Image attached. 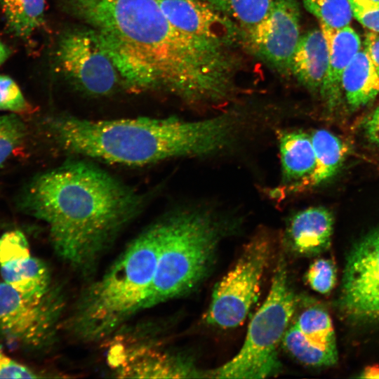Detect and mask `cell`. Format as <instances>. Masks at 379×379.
I'll list each match as a JSON object with an SVG mask.
<instances>
[{
    "label": "cell",
    "mask_w": 379,
    "mask_h": 379,
    "mask_svg": "<svg viewBox=\"0 0 379 379\" xmlns=\"http://www.w3.org/2000/svg\"><path fill=\"white\" fill-rule=\"evenodd\" d=\"M310 135L315 153V166L312 173L291 193L319 186L331 178L340 169L347 152L345 143L327 130L317 129Z\"/></svg>",
    "instance_id": "cell-21"
},
{
    "label": "cell",
    "mask_w": 379,
    "mask_h": 379,
    "mask_svg": "<svg viewBox=\"0 0 379 379\" xmlns=\"http://www.w3.org/2000/svg\"><path fill=\"white\" fill-rule=\"evenodd\" d=\"M342 89L352 109L361 107L379 93V75L365 50H360L345 69Z\"/></svg>",
    "instance_id": "cell-22"
},
{
    "label": "cell",
    "mask_w": 379,
    "mask_h": 379,
    "mask_svg": "<svg viewBox=\"0 0 379 379\" xmlns=\"http://www.w3.org/2000/svg\"><path fill=\"white\" fill-rule=\"evenodd\" d=\"M295 308L284 258L279 260L267 298L251 319L238 353L208 377L258 379L278 371V347L289 326Z\"/></svg>",
    "instance_id": "cell-6"
},
{
    "label": "cell",
    "mask_w": 379,
    "mask_h": 379,
    "mask_svg": "<svg viewBox=\"0 0 379 379\" xmlns=\"http://www.w3.org/2000/svg\"><path fill=\"white\" fill-rule=\"evenodd\" d=\"M239 115L227 113L197 121L177 117L89 120L60 115L49 121L65 151L105 162L143 166L180 157L215 154L232 143Z\"/></svg>",
    "instance_id": "cell-3"
},
{
    "label": "cell",
    "mask_w": 379,
    "mask_h": 379,
    "mask_svg": "<svg viewBox=\"0 0 379 379\" xmlns=\"http://www.w3.org/2000/svg\"><path fill=\"white\" fill-rule=\"evenodd\" d=\"M119 361L118 373L122 378H180L200 376V372L187 361L147 346L131 348Z\"/></svg>",
    "instance_id": "cell-17"
},
{
    "label": "cell",
    "mask_w": 379,
    "mask_h": 379,
    "mask_svg": "<svg viewBox=\"0 0 379 379\" xmlns=\"http://www.w3.org/2000/svg\"><path fill=\"white\" fill-rule=\"evenodd\" d=\"M320 28L329 54L328 72L320 95L329 107H333L341 98L343 74L361 50V43L358 34L349 25L335 28L320 22Z\"/></svg>",
    "instance_id": "cell-16"
},
{
    "label": "cell",
    "mask_w": 379,
    "mask_h": 379,
    "mask_svg": "<svg viewBox=\"0 0 379 379\" xmlns=\"http://www.w3.org/2000/svg\"><path fill=\"white\" fill-rule=\"evenodd\" d=\"M65 11L137 51L163 89L192 104H217L233 93L228 49L192 39L169 22L157 0H61Z\"/></svg>",
    "instance_id": "cell-1"
},
{
    "label": "cell",
    "mask_w": 379,
    "mask_h": 379,
    "mask_svg": "<svg viewBox=\"0 0 379 379\" xmlns=\"http://www.w3.org/2000/svg\"><path fill=\"white\" fill-rule=\"evenodd\" d=\"M270 253L267 235L260 233L250 240L234 267L215 285L204 317L206 323L223 328L242 324L258 298Z\"/></svg>",
    "instance_id": "cell-7"
},
{
    "label": "cell",
    "mask_w": 379,
    "mask_h": 379,
    "mask_svg": "<svg viewBox=\"0 0 379 379\" xmlns=\"http://www.w3.org/2000/svg\"><path fill=\"white\" fill-rule=\"evenodd\" d=\"M353 17L372 32H379V1L349 0Z\"/></svg>",
    "instance_id": "cell-29"
},
{
    "label": "cell",
    "mask_w": 379,
    "mask_h": 379,
    "mask_svg": "<svg viewBox=\"0 0 379 379\" xmlns=\"http://www.w3.org/2000/svg\"><path fill=\"white\" fill-rule=\"evenodd\" d=\"M364 128L368 140L379 146V105L366 119Z\"/></svg>",
    "instance_id": "cell-32"
},
{
    "label": "cell",
    "mask_w": 379,
    "mask_h": 379,
    "mask_svg": "<svg viewBox=\"0 0 379 379\" xmlns=\"http://www.w3.org/2000/svg\"><path fill=\"white\" fill-rule=\"evenodd\" d=\"M146 201L119 179L91 163L74 161L32 179L21 208L48 227L57 255L87 270Z\"/></svg>",
    "instance_id": "cell-2"
},
{
    "label": "cell",
    "mask_w": 379,
    "mask_h": 379,
    "mask_svg": "<svg viewBox=\"0 0 379 379\" xmlns=\"http://www.w3.org/2000/svg\"><path fill=\"white\" fill-rule=\"evenodd\" d=\"M306 278L313 290L321 294L328 293L335 284V267L330 260L317 259L310 266Z\"/></svg>",
    "instance_id": "cell-27"
},
{
    "label": "cell",
    "mask_w": 379,
    "mask_h": 379,
    "mask_svg": "<svg viewBox=\"0 0 379 379\" xmlns=\"http://www.w3.org/2000/svg\"><path fill=\"white\" fill-rule=\"evenodd\" d=\"M278 140L281 181L274 194H289L313 171L314 149L310 135L302 131H283Z\"/></svg>",
    "instance_id": "cell-18"
},
{
    "label": "cell",
    "mask_w": 379,
    "mask_h": 379,
    "mask_svg": "<svg viewBox=\"0 0 379 379\" xmlns=\"http://www.w3.org/2000/svg\"><path fill=\"white\" fill-rule=\"evenodd\" d=\"M95 31L121 81L128 88L136 91L159 88L156 73L142 55L115 36Z\"/></svg>",
    "instance_id": "cell-20"
},
{
    "label": "cell",
    "mask_w": 379,
    "mask_h": 379,
    "mask_svg": "<svg viewBox=\"0 0 379 379\" xmlns=\"http://www.w3.org/2000/svg\"><path fill=\"white\" fill-rule=\"evenodd\" d=\"M305 8L320 22L340 28L350 25L353 18L349 0H302Z\"/></svg>",
    "instance_id": "cell-25"
},
{
    "label": "cell",
    "mask_w": 379,
    "mask_h": 379,
    "mask_svg": "<svg viewBox=\"0 0 379 379\" xmlns=\"http://www.w3.org/2000/svg\"><path fill=\"white\" fill-rule=\"evenodd\" d=\"M282 343L298 361L312 366H329L338 361L335 336L328 314L319 307L304 310L288 326Z\"/></svg>",
    "instance_id": "cell-14"
},
{
    "label": "cell",
    "mask_w": 379,
    "mask_h": 379,
    "mask_svg": "<svg viewBox=\"0 0 379 379\" xmlns=\"http://www.w3.org/2000/svg\"><path fill=\"white\" fill-rule=\"evenodd\" d=\"M157 1L173 26L192 39L230 48L243 38L234 22L204 0Z\"/></svg>",
    "instance_id": "cell-12"
},
{
    "label": "cell",
    "mask_w": 379,
    "mask_h": 379,
    "mask_svg": "<svg viewBox=\"0 0 379 379\" xmlns=\"http://www.w3.org/2000/svg\"><path fill=\"white\" fill-rule=\"evenodd\" d=\"M332 213L325 207L305 208L292 215L285 238L292 250L303 255H314L326 250L333 230Z\"/></svg>",
    "instance_id": "cell-15"
},
{
    "label": "cell",
    "mask_w": 379,
    "mask_h": 379,
    "mask_svg": "<svg viewBox=\"0 0 379 379\" xmlns=\"http://www.w3.org/2000/svg\"><path fill=\"white\" fill-rule=\"evenodd\" d=\"M229 18L244 34L256 26L270 11L274 0H204Z\"/></svg>",
    "instance_id": "cell-24"
},
{
    "label": "cell",
    "mask_w": 379,
    "mask_h": 379,
    "mask_svg": "<svg viewBox=\"0 0 379 379\" xmlns=\"http://www.w3.org/2000/svg\"><path fill=\"white\" fill-rule=\"evenodd\" d=\"M6 26L15 36L26 39L44 22L45 0H0Z\"/></svg>",
    "instance_id": "cell-23"
},
{
    "label": "cell",
    "mask_w": 379,
    "mask_h": 379,
    "mask_svg": "<svg viewBox=\"0 0 379 379\" xmlns=\"http://www.w3.org/2000/svg\"><path fill=\"white\" fill-rule=\"evenodd\" d=\"M362 378H379V366H369L358 376Z\"/></svg>",
    "instance_id": "cell-33"
},
{
    "label": "cell",
    "mask_w": 379,
    "mask_h": 379,
    "mask_svg": "<svg viewBox=\"0 0 379 379\" xmlns=\"http://www.w3.org/2000/svg\"><path fill=\"white\" fill-rule=\"evenodd\" d=\"M364 50L370 57L379 75V32H369L364 39Z\"/></svg>",
    "instance_id": "cell-31"
},
{
    "label": "cell",
    "mask_w": 379,
    "mask_h": 379,
    "mask_svg": "<svg viewBox=\"0 0 379 379\" xmlns=\"http://www.w3.org/2000/svg\"><path fill=\"white\" fill-rule=\"evenodd\" d=\"M26 135V126L15 113L0 115V168L21 147Z\"/></svg>",
    "instance_id": "cell-26"
},
{
    "label": "cell",
    "mask_w": 379,
    "mask_h": 379,
    "mask_svg": "<svg viewBox=\"0 0 379 379\" xmlns=\"http://www.w3.org/2000/svg\"><path fill=\"white\" fill-rule=\"evenodd\" d=\"M32 369L12 359L0 350V378H35Z\"/></svg>",
    "instance_id": "cell-30"
},
{
    "label": "cell",
    "mask_w": 379,
    "mask_h": 379,
    "mask_svg": "<svg viewBox=\"0 0 379 379\" xmlns=\"http://www.w3.org/2000/svg\"><path fill=\"white\" fill-rule=\"evenodd\" d=\"M10 54L9 48L0 41V66L8 58Z\"/></svg>",
    "instance_id": "cell-34"
},
{
    "label": "cell",
    "mask_w": 379,
    "mask_h": 379,
    "mask_svg": "<svg viewBox=\"0 0 379 379\" xmlns=\"http://www.w3.org/2000/svg\"><path fill=\"white\" fill-rule=\"evenodd\" d=\"M0 110L22 113L30 105L18 84L10 77L0 74Z\"/></svg>",
    "instance_id": "cell-28"
},
{
    "label": "cell",
    "mask_w": 379,
    "mask_h": 379,
    "mask_svg": "<svg viewBox=\"0 0 379 379\" xmlns=\"http://www.w3.org/2000/svg\"><path fill=\"white\" fill-rule=\"evenodd\" d=\"M159 222L135 238L106 273L87 289L70 319V328L87 342L103 340L144 310L156 270Z\"/></svg>",
    "instance_id": "cell-4"
},
{
    "label": "cell",
    "mask_w": 379,
    "mask_h": 379,
    "mask_svg": "<svg viewBox=\"0 0 379 379\" xmlns=\"http://www.w3.org/2000/svg\"><path fill=\"white\" fill-rule=\"evenodd\" d=\"M341 302L354 317L379 319V229L351 250L343 279Z\"/></svg>",
    "instance_id": "cell-11"
},
{
    "label": "cell",
    "mask_w": 379,
    "mask_h": 379,
    "mask_svg": "<svg viewBox=\"0 0 379 379\" xmlns=\"http://www.w3.org/2000/svg\"><path fill=\"white\" fill-rule=\"evenodd\" d=\"M373 1H379V0H373Z\"/></svg>",
    "instance_id": "cell-35"
},
{
    "label": "cell",
    "mask_w": 379,
    "mask_h": 379,
    "mask_svg": "<svg viewBox=\"0 0 379 379\" xmlns=\"http://www.w3.org/2000/svg\"><path fill=\"white\" fill-rule=\"evenodd\" d=\"M328 61L324 34L321 28L312 29L300 36L293 56L291 75L308 91L320 94Z\"/></svg>",
    "instance_id": "cell-19"
},
{
    "label": "cell",
    "mask_w": 379,
    "mask_h": 379,
    "mask_svg": "<svg viewBox=\"0 0 379 379\" xmlns=\"http://www.w3.org/2000/svg\"><path fill=\"white\" fill-rule=\"evenodd\" d=\"M300 20L296 0H274L267 15L243 38L272 69L291 75L293 56L301 36Z\"/></svg>",
    "instance_id": "cell-10"
},
{
    "label": "cell",
    "mask_w": 379,
    "mask_h": 379,
    "mask_svg": "<svg viewBox=\"0 0 379 379\" xmlns=\"http://www.w3.org/2000/svg\"><path fill=\"white\" fill-rule=\"evenodd\" d=\"M0 272L4 282L28 299L41 300L51 292L48 267L32 255L21 231H9L0 237Z\"/></svg>",
    "instance_id": "cell-13"
},
{
    "label": "cell",
    "mask_w": 379,
    "mask_h": 379,
    "mask_svg": "<svg viewBox=\"0 0 379 379\" xmlns=\"http://www.w3.org/2000/svg\"><path fill=\"white\" fill-rule=\"evenodd\" d=\"M58 302L53 292L33 300L0 282V333L27 347L44 345L53 335Z\"/></svg>",
    "instance_id": "cell-9"
},
{
    "label": "cell",
    "mask_w": 379,
    "mask_h": 379,
    "mask_svg": "<svg viewBox=\"0 0 379 379\" xmlns=\"http://www.w3.org/2000/svg\"><path fill=\"white\" fill-rule=\"evenodd\" d=\"M158 222L159 251L145 309L198 286L211 272L228 230L226 221L204 210L175 212Z\"/></svg>",
    "instance_id": "cell-5"
},
{
    "label": "cell",
    "mask_w": 379,
    "mask_h": 379,
    "mask_svg": "<svg viewBox=\"0 0 379 379\" xmlns=\"http://www.w3.org/2000/svg\"><path fill=\"white\" fill-rule=\"evenodd\" d=\"M55 53L60 72L88 94L109 95L121 81L98 33L90 27L65 32Z\"/></svg>",
    "instance_id": "cell-8"
}]
</instances>
